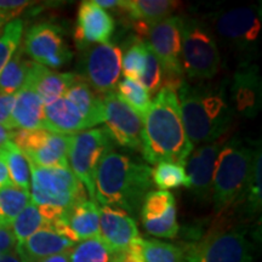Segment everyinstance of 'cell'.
Returning <instances> with one entry per match:
<instances>
[{
	"instance_id": "cell-40",
	"label": "cell",
	"mask_w": 262,
	"mask_h": 262,
	"mask_svg": "<svg viewBox=\"0 0 262 262\" xmlns=\"http://www.w3.org/2000/svg\"><path fill=\"white\" fill-rule=\"evenodd\" d=\"M116 262H145L142 251V238L139 237L133 241L125 249L114 254Z\"/></svg>"
},
{
	"instance_id": "cell-32",
	"label": "cell",
	"mask_w": 262,
	"mask_h": 262,
	"mask_svg": "<svg viewBox=\"0 0 262 262\" xmlns=\"http://www.w3.org/2000/svg\"><path fill=\"white\" fill-rule=\"evenodd\" d=\"M152 182L160 191L179 188L181 186L188 187L185 166L168 162L157 164L155 169H152Z\"/></svg>"
},
{
	"instance_id": "cell-17",
	"label": "cell",
	"mask_w": 262,
	"mask_h": 262,
	"mask_svg": "<svg viewBox=\"0 0 262 262\" xmlns=\"http://www.w3.org/2000/svg\"><path fill=\"white\" fill-rule=\"evenodd\" d=\"M116 21L106 10L101 9L93 0L80 3L74 29V41L83 49L95 44H104L112 38Z\"/></svg>"
},
{
	"instance_id": "cell-13",
	"label": "cell",
	"mask_w": 262,
	"mask_h": 262,
	"mask_svg": "<svg viewBox=\"0 0 262 262\" xmlns=\"http://www.w3.org/2000/svg\"><path fill=\"white\" fill-rule=\"evenodd\" d=\"M104 129L114 145L141 152L143 118L118 96L116 91L102 96Z\"/></svg>"
},
{
	"instance_id": "cell-22",
	"label": "cell",
	"mask_w": 262,
	"mask_h": 262,
	"mask_svg": "<svg viewBox=\"0 0 262 262\" xmlns=\"http://www.w3.org/2000/svg\"><path fill=\"white\" fill-rule=\"evenodd\" d=\"M42 129L58 135L72 136L90 129V126L77 107L63 96L55 102L44 106Z\"/></svg>"
},
{
	"instance_id": "cell-47",
	"label": "cell",
	"mask_w": 262,
	"mask_h": 262,
	"mask_svg": "<svg viewBox=\"0 0 262 262\" xmlns=\"http://www.w3.org/2000/svg\"><path fill=\"white\" fill-rule=\"evenodd\" d=\"M38 262H70V260H68V253H63V254L55 255V256L44 258V260L38 261Z\"/></svg>"
},
{
	"instance_id": "cell-20",
	"label": "cell",
	"mask_w": 262,
	"mask_h": 262,
	"mask_svg": "<svg viewBox=\"0 0 262 262\" xmlns=\"http://www.w3.org/2000/svg\"><path fill=\"white\" fill-rule=\"evenodd\" d=\"M74 242L58 234L50 227L39 229L34 234L17 245V253L25 262H38L55 255L68 253Z\"/></svg>"
},
{
	"instance_id": "cell-3",
	"label": "cell",
	"mask_w": 262,
	"mask_h": 262,
	"mask_svg": "<svg viewBox=\"0 0 262 262\" xmlns=\"http://www.w3.org/2000/svg\"><path fill=\"white\" fill-rule=\"evenodd\" d=\"M152 188L149 165L112 149L103 156L96 169L94 198L97 205L119 209L136 220L143 199Z\"/></svg>"
},
{
	"instance_id": "cell-8",
	"label": "cell",
	"mask_w": 262,
	"mask_h": 262,
	"mask_svg": "<svg viewBox=\"0 0 262 262\" xmlns=\"http://www.w3.org/2000/svg\"><path fill=\"white\" fill-rule=\"evenodd\" d=\"M185 262H253L254 244L239 227L215 228L182 247Z\"/></svg>"
},
{
	"instance_id": "cell-18",
	"label": "cell",
	"mask_w": 262,
	"mask_h": 262,
	"mask_svg": "<svg viewBox=\"0 0 262 262\" xmlns=\"http://www.w3.org/2000/svg\"><path fill=\"white\" fill-rule=\"evenodd\" d=\"M100 217V237L113 254L125 249L140 237L136 220L125 211L97 205Z\"/></svg>"
},
{
	"instance_id": "cell-16",
	"label": "cell",
	"mask_w": 262,
	"mask_h": 262,
	"mask_svg": "<svg viewBox=\"0 0 262 262\" xmlns=\"http://www.w3.org/2000/svg\"><path fill=\"white\" fill-rule=\"evenodd\" d=\"M228 98L234 113L245 118H255L262 102L261 78L257 64L242 62L235 71L228 89Z\"/></svg>"
},
{
	"instance_id": "cell-2",
	"label": "cell",
	"mask_w": 262,
	"mask_h": 262,
	"mask_svg": "<svg viewBox=\"0 0 262 262\" xmlns=\"http://www.w3.org/2000/svg\"><path fill=\"white\" fill-rule=\"evenodd\" d=\"M193 148L183 126L176 91L163 86L143 118L141 153L153 165L168 162L185 166Z\"/></svg>"
},
{
	"instance_id": "cell-21",
	"label": "cell",
	"mask_w": 262,
	"mask_h": 262,
	"mask_svg": "<svg viewBox=\"0 0 262 262\" xmlns=\"http://www.w3.org/2000/svg\"><path fill=\"white\" fill-rule=\"evenodd\" d=\"M75 79V73H60L33 62L25 84H28L38 94L44 106L63 97Z\"/></svg>"
},
{
	"instance_id": "cell-45",
	"label": "cell",
	"mask_w": 262,
	"mask_h": 262,
	"mask_svg": "<svg viewBox=\"0 0 262 262\" xmlns=\"http://www.w3.org/2000/svg\"><path fill=\"white\" fill-rule=\"evenodd\" d=\"M11 141V130L0 125V149Z\"/></svg>"
},
{
	"instance_id": "cell-33",
	"label": "cell",
	"mask_w": 262,
	"mask_h": 262,
	"mask_svg": "<svg viewBox=\"0 0 262 262\" xmlns=\"http://www.w3.org/2000/svg\"><path fill=\"white\" fill-rule=\"evenodd\" d=\"M145 262H185L182 247L159 239H142Z\"/></svg>"
},
{
	"instance_id": "cell-11",
	"label": "cell",
	"mask_w": 262,
	"mask_h": 262,
	"mask_svg": "<svg viewBox=\"0 0 262 262\" xmlns=\"http://www.w3.org/2000/svg\"><path fill=\"white\" fill-rule=\"evenodd\" d=\"M113 141L104 127L84 130L70 136L68 164L70 169L84 186L85 191L95 203V175L101 159L112 150Z\"/></svg>"
},
{
	"instance_id": "cell-27",
	"label": "cell",
	"mask_w": 262,
	"mask_h": 262,
	"mask_svg": "<svg viewBox=\"0 0 262 262\" xmlns=\"http://www.w3.org/2000/svg\"><path fill=\"white\" fill-rule=\"evenodd\" d=\"M0 157L8 169L12 186L29 192L31 188V168L24 153L10 141L0 149Z\"/></svg>"
},
{
	"instance_id": "cell-35",
	"label": "cell",
	"mask_w": 262,
	"mask_h": 262,
	"mask_svg": "<svg viewBox=\"0 0 262 262\" xmlns=\"http://www.w3.org/2000/svg\"><path fill=\"white\" fill-rule=\"evenodd\" d=\"M261 148L258 147L255 149L253 166H251L247 187L239 201V203H245L249 214H256L261 210Z\"/></svg>"
},
{
	"instance_id": "cell-6",
	"label": "cell",
	"mask_w": 262,
	"mask_h": 262,
	"mask_svg": "<svg viewBox=\"0 0 262 262\" xmlns=\"http://www.w3.org/2000/svg\"><path fill=\"white\" fill-rule=\"evenodd\" d=\"M216 41L244 57L243 62L257 52L262 29L261 6H237L219 12L210 26Z\"/></svg>"
},
{
	"instance_id": "cell-4",
	"label": "cell",
	"mask_w": 262,
	"mask_h": 262,
	"mask_svg": "<svg viewBox=\"0 0 262 262\" xmlns=\"http://www.w3.org/2000/svg\"><path fill=\"white\" fill-rule=\"evenodd\" d=\"M255 149L238 137L227 140L219 153L212 180L211 199L216 214L239 203L250 176Z\"/></svg>"
},
{
	"instance_id": "cell-38",
	"label": "cell",
	"mask_w": 262,
	"mask_h": 262,
	"mask_svg": "<svg viewBox=\"0 0 262 262\" xmlns=\"http://www.w3.org/2000/svg\"><path fill=\"white\" fill-rule=\"evenodd\" d=\"M139 83L145 88L149 96H156L159 93V90L163 88L164 74L162 66H160L159 61L157 60L155 54L150 51L148 45H147L145 72L141 75Z\"/></svg>"
},
{
	"instance_id": "cell-19",
	"label": "cell",
	"mask_w": 262,
	"mask_h": 262,
	"mask_svg": "<svg viewBox=\"0 0 262 262\" xmlns=\"http://www.w3.org/2000/svg\"><path fill=\"white\" fill-rule=\"evenodd\" d=\"M179 8L180 2L173 0H123L117 9L129 17L137 38L143 40L150 26L172 16Z\"/></svg>"
},
{
	"instance_id": "cell-23",
	"label": "cell",
	"mask_w": 262,
	"mask_h": 262,
	"mask_svg": "<svg viewBox=\"0 0 262 262\" xmlns=\"http://www.w3.org/2000/svg\"><path fill=\"white\" fill-rule=\"evenodd\" d=\"M12 124H14V130L42 129L44 104L38 94L28 84H25L15 96Z\"/></svg>"
},
{
	"instance_id": "cell-30",
	"label": "cell",
	"mask_w": 262,
	"mask_h": 262,
	"mask_svg": "<svg viewBox=\"0 0 262 262\" xmlns=\"http://www.w3.org/2000/svg\"><path fill=\"white\" fill-rule=\"evenodd\" d=\"M68 260L70 262H114V254L98 235L74 244L68 251Z\"/></svg>"
},
{
	"instance_id": "cell-46",
	"label": "cell",
	"mask_w": 262,
	"mask_h": 262,
	"mask_svg": "<svg viewBox=\"0 0 262 262\" xmlns=\"http://www.w3.org/2000/svg\"><path fill=\"white\" fill-rule=\"evenodd\" d=\"M0 262H25L22 260L17 250L12 251V253L6 254L4 256H0Z\"/></svg>"
},
{
	"instance_id": "cell-12",
	"label": "cell",
	"mask_w": 262,
	"mask_h": 262,
	"mask_svg": "<svg viewBox=\"0 0 262 262\" xmlns=\"http://www.w3.org/2000/svg\"><path fill=\"white\" fill-rule=\"evenodd\" d=\"M11 142L24 153L29 164L39 168H70V136L45 129L12 130Z\"/></svg>"
},
{
	"instance_id": "cell-5",
	"label": "cell",
	"mask_w": 262,
	"mask_h": 262,
	"mask_svg": "<svg viewBox=\"0 0 262 262\" xmlns=\"http://www.w3.org/2000/svg\"><path fill=\"white\" fill-rule=\"evenodd\" d=\"M31 168V202L66 215L78 203L86 201V191L70 168Z\"/></svg>"
},
{
	"instance_id": "cell-28",
	"label": "cell",
	"mask_w": 262,
	"mask_h": 262,
	"mask_svg": "<svg viewBox=\"0 0 262 262\" xmlns=\"http://www.w3.org/2000/svg\"><path fill=\"white\" fill-rule=\"evenodd\" d=\"M176 210V203L173 195L169 191H150L143 199L141 206V221L143 224L158 222L168 217Z\"/></svg>"
},
{
	"instance_id": "cell-14",
	"label": "cell",
	"mask_w": 262,
	"mask_h": 262,
	"mask_svg": "<svg viewBox=\"0 0 262 262\" xmlns=\"http://www.w3.org/2000/svg\"><path fill=\"white\" fill-rule=\"evenodd\" d=\"M22 48L33 62L49 70L63 67L73 57L62 29L52 24H39L29 28Z\"/></svg>"
},
{
	"instance_id": "cell-36",
	"label": "cell",
	"mask_w": 262,
	"mask_h": 262,
	"mask_svg": "<svg viewBox=\"0 0 262 262\" xmlns=\"http://www.w3.org/2000/svg\"><path fill=\"white\" fill-rule=\"evenodd\" d=\"M146 54L147 44L146 41L136 38L130 47H127L123 52L122 60V73L127 79L137 80L143 74L146 67Z\"/></svg>"
},
{
	"instance_id": "cell-25",
	"label": "cell",
	"mask_w": 262,
	"mask_h": 262,
	"mask_svg": "<svg viewBox=\"0 0 262 262\" xmlns=\"http://www.w3.org/2000/svg\"><path fill=\"white\" fill-rule=\"evenodd\" d=\"M68 227L78 241L100 235V217L96 203L90 199L75 204L64 216Z\"/></svg>"
},
{
	"instance_id": "cell-39",
	"label": "cell",
	"mask_w": 262,
	"mask_h": 262,
	"mask_svg": "<svg viewBox=\"0 0 262 262\" xmlns=\"http://www.w3.org/2000/svg\"><path fill=\"white\" fill-rule=\"evenodd\" d=\"M32 4V2L25 0H0V29L17 18Z\"/></svg>"
},
{
	"instance_id": "cell-7",
	"label": "cell",
	"mask_w": 262,
	"mask_h": 262,
	"mask_svg": "<svg viewBox=\"0 0 262 262\" xmlns=\"http://www.w3.org/2000/svg\"><path fill=\"white\" fill-rule=\"evenodd\" d=\"M221 56L210 26L194 17L182 21V68L191 80L208 81L217 75Z\"/></svg>"
},
{
	"instance_id": "cell-31",
	"label": "cell",
	"mask_w": 262,
	"mask_h": 262,
	"mask_svg": "<svg viewBox=\"0 0 262 262\" xmlns=\"http://www.w3.org/2000/svg\"><path fill=\"white\" fill-rule=\"evenodd\" d=\"M50 226L49 221L41 214L40 209L31 202L26 208L17 215L10 228L14 233L17 245L24 243L26 239L38 232L39 229L47 228Z\"/></svg>"
},
{
	"instance_id": "cell-24",
	"label": "cell",
	"mask_w": 262,
	"mask_h": 262,
	"mask_svg": "<svg viewBox=\"0 0 262 262\" xmlns=\"http://www.w3.org/2000/svg\"><path fill=\"white\" fill-rule=\"evenodd\" d=\"M77 107L79 113L86 120L90 127L103 123L102 116V97L97 95L91 88L81 80L77 74L70 89L64 95Z\"/></svg>"
},
{
	"instance_id": "cell-37",
	"label": "cell",
	"mask_w": 262,
	"mask_h": 262,
	"mask_svg": "<svg viewBox=\"0 0 262 262\" xmlns=\"http://www.w3.org/2000/svg\"><path fill=\"white\" fill-rule=\"evenodd\" d=\"M24 21L16 18L0 29V72L17 51L24 34Z\"/></svg>"
},
{
	"instance_id": "cell-42",
	"label": "cell",
	"mask_w": 262,
	"mask_h": 262,
	"mask_svg": "<svg viewBox=\"0 0 262 262\" xmlns=\"http://www.w3.org/2000/svg\"><path fill=\"white\" fill-rule=\"evenodd\" d=\"M16 249H17V241L11 228L0 226V256L12 253Z\"/></svg>"
},
{
	"instance_id": "cell-44",
	"label": "cell",
	"mask_w": 262,
	"mask_h": 262,
	"mask_svg": "<svg viewBox=\"0 0 262 262\" xmlns=\"http://www.w3.org/2000/svg\"><path fill=\"white\" fill-rule=\"evenodd\" d=\"M120 0H95V3L103 10H110V9H117L119 5Z\"/></svg>"
},
{
	"instance_id": "cell-15",
	"label": "cell",
	"mask_w": 262,
	"mask_h": 262,
	"mask_svg": "<svg viewBox=\"0 0 262 262\" xmlns=\"http://www.w3.org/2000/svg\"><path fill=\"white\" fill-rule=\"evenodd\" d=\"M227 140L228 135H225L214 142L194 147L185 164V171L188 179L187 188L199 201L211 199L216 160Z\"/></svg>"
},
{
	"instance_id": "cell-34",
	"label": "cell",
	"mask_w": 262,
	"mask_h": 262,
	"mask_svg": "<svg viewBox=\"0 0 262 262\" xmlns=\"http://www.w3.org/2000/svg\"><path fill=\"white\" fill-rule=\"evenodd\" d=\"M117 91L118 96L125 101L130 107H133L141 117L145 118L152 100L145 88L139 81L124 78L118 83Z\"/></svg>"
},
{
	"instance_id": "cell-48",
	"label": "cell",
	"mask_w": 262,
	"mask_h": 262,
	"mask_svg": "<svg viewBox=\"0 0 262 262\" xmlns=\"http://www.w3.org/2000/svg\"><path fill=\"white\" fill-rule=\"evenodd\" d=\"M114 262H116V261H114Z\"/></svg>"
},
{
	"instance_id": "cell-1",
	"label": "cell",
	"mask_w": 262,
	"mask_h": 262,
	"mask_svg": "<svg viewBox=\"0 0 262 262\" xmlns=\"http://www.w3.org/2000/svg\"><path fill=\"white\" fill-rule=\"evenodd\" d=\"M182 123L193 146L214 142L228 135L234 119L227 93V83L183 81L176 90Z\"/></svg>"
},
{
	"instance_id": "cell-41",
	"label": "cell",
	"mask_w": 262,
	"mask_h": 262,
	"mask_svg": "<svg viewBox=\"0 0 262 262\" xmlns=\"http://www.w3.org/2000/svg\"><path fill=\"white\" fill-rule=\"evenodd\" d=\"M16 95H0V125L9 130H14L12 124V110Z\"/></svg>"
},
{
	"instance_id": "cell-9",
	"label": "cell",
	"mask_w": 262,
	"mask_h": 262,
	"mask_svg": "<svg viewBox=\"0 0 262 262\" xmlns=\"http://www.w3.org/2000/svg\"><path fill=\"white\" fill-rule=\"evenodd\" d=\"M182 21L181 16H170L150 26L143 40L162 66L163 86L178 90L185 81L182 68Z\"/></svg>"
},
{
	"instance_id": "cell-26",
	"label": "cell",
	"mask_w": 262,
	"mask_h": 262,
	"mask_svg": "<svg viewBox=\"0 0 262 262\" xmlns=\"http://www.w3.org/2000/svg\"><path fill=\"white\" fill-rule=\"evenodd\" d=\"M33 64L25 54L24 48H18L14 56L0 72V95H16L24 86Z\"/></svg>"
},
{
	"instance_id": "cell-29",
	"label": "cell",
	"mask_w": 262,
	"mask_h": 262,
	"mask_svg": "<svg viewBox=\"0 0 262 262\" xmlns=\"http://www.w3.org/2000/svg\"><path fill=\"white\" fill-rule=\"evenodd\" d=\"M29 203L31 194L28 191L12 185L0 189V226L10 227Z\"/></svg>"
},
{
	"instance_id": "cell-10",
	"label": "cell",
	"mask_w": 262,
	"mask_h": 262,
	"mask_svg": "<svg viewBox=\"0 0 262 262\" xmlns=\"http://www.w3.org/2000/svg\"><path fill=\"white\" fill-rule=\"evenodd\" d=\"M122 60L123 50L116 42L89 45L80 49L75 74L102 97L116 91L122 77Z\"/></svg>"
},
{
	"instance_id": "cell-43",
	"label": "cell",
	"mask_w": 262,
	"mask_h": 262,
	"mask_svg": "<svg viewBox=\"0 0 262 262\" xmlns=\"http://www.w3.org/2000/svg\"><path fill=\"white\" fill-rule=\"evenodd\" d=\"M11 185L9 179V173H8V169H6L4 160L2 159L0 157V189L8 187V186Z\"/></svg>"
}]
</instances>
